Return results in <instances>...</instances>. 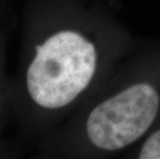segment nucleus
<instances>
[{
    "label": "nucleus",
    "instance_id": "2",
    "mask_svg": "<svg viewBox=\"0 0 160 159\" xmlns=\"http://www.w3.org/2000/svg\"><path fill=\"white\" fill-rule=\"evenodd\" d=\"M159 96L149 84H137L105 100L92 111L87 133L96 147L119 150L144 134L154 121Z\"/></svg>",
    "mask_w": 160,
    "mask_h": 159
},
{
    "label": "nucleus",
    "instance_id": "1",
    "mask_svg": "<svg viewBox=\"0 0 160 159\" xmlns=\"http://www.w3.org/2000/svg\"><path fill=\"white\" fill-rule=\"evenodd\" d=\"M96 67L94 46L79 33L63 31L37 47L27 72V88L37 104L57 109L88 86Z\"/></svg>",
    "mask_w": 160,
    "mask_h": 159
},
{
    "label": "nucleus",
    "instance_id": "3",
    "mask_svg": "<svg viewBox=\"0 0 160 159\" xmlns=\"http://www.w3.org/2000/svg\"><path fill=\"white\" fill-rule=\"evenodd\" d=\"M138 157L142 159H160V130L154 132L146 141Z\"/></svg>",
    "mask_w": 160,
    "mask_h": 159
}]
</instances>
